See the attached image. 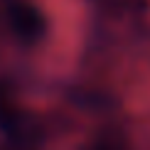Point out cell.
Instances as JSON below:
<instances>
[{
    "instance_id": "1",
    "label": "cell",
    "mask_w": 150,
    "mask_h": 150,
    "mask_svg": "<svg viewBox=\"0 0 150 150\" xmlns=\"http://www.w3.org/2000/svg\"><path fill=\"white\" fill-rule=\"evenodd\" d=\"M8 20L12 32L22 42H37L47 32V20L40 10L27 0H12L8 8Z\"/></svg>"
},
{
    "instance_id": "2",
    "label": "cell",
    "mask_w": 150,
    "mask_h": 150,
    "mask_svg": "<svg viewBox=\"0 0 150 150\" xmlns=\"http://www.w3.org/2000/svg\"><path fill=\"white\" fill-rule=\"evenodd\" d=\"M22 121L20 103L15 98V91L8 81H0V128L3 130H17Z\"/></svg>"
},
{
    "instance_id": "3",
    "label": "cell",
    "mask_w": 150,
    "mask_h": 150,
    "mask_svg": "<svg viewBox=\"0 0 150 150\" xmlns=\"http://www.w3.org/2000/svg\"><path fill=\"white\" fill-rule=\"evenodd\" d=\"M103 8L113 15H133L148 8V0H103Z\"/></svg>"
},
{
    "instance_id": "4",
    "label": "cell",
    "mask_w": 150,
    "mask_h": 150,
    "mask_svg": "<svg viewBox=\"0 0 150 150\" xmlns=\"http://www.w3.org/2000/svg\"><path fill=\"white\" fill-rule=\"evenodd\" d=\"M86 150H128V143L116 133H106L101 138H96Z\"/></svg>"
},
{
    "instance_id": "5",
    "label": "cell",
    "mask_w": 150,
    "mask_h": 150,
    "mask_svg": "<svg viewBox=\"0 0 150 150\" xmlns=\"http://www.w3.org/2000/svg\"><path fill=\"white\" fill-rule=\"evenodd\" d=\"M0 150H35V148L30 143H25V140H10L5 145H0Z\"/></svg>"
}]
</instances>
